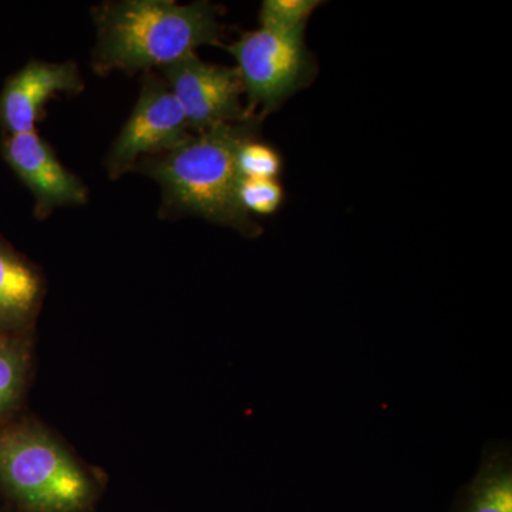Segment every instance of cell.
<instances>
[{"label":"cell","instance_id":"obj_1","mask_svg":"<svg viewBox=\"0 0 512 512\" xmlns=\"http://www.w3.org/2000/svg\"><path fill=\"white\" fill-rule=\"evenodd\" d=\"M96 69L137 72L164 67L215 45L221 37L217 10L208 2L177 5L171 0H127L97 15Z\"/></svg>","mask_w":512,"mask_h":512},{"label":"cell","instance_id":"obj_2","mask_svg":"<svg viewBox=\"0 0 512 512\" xmlns=\"http://www.w3.org/2000/svg\"><path fill=\"white\" fill-rule=\"evenodd\" d=\"M256 120L202 131L163 157L144 161V173L161 184L165 200L175 210L227 225L244 235H258V225L239 204L241 175L237 167L239 147L255 136Z\"/></svg>","mask_w":512,"mask_h":512},{"label":"cell","instance_id":"obj_3","mask_svg":"<svg viewBox=\"0 0 512 512\" xmlns=\"http://www.w3.org/2000/svg\"><path fill=\"white\" fill-rule=\"evenodd\" d=\"M0 485L29 512H84L97 495L93 471L36 421L0 429Z\"/></svg>","mask_w":512,"mask_h":512},{"label":"cell","instance_id":"obj_4","mask_svg":"<svg viewBox=\"0 0 512 512\" xmlns=\"http://www.w3.org/2000/svg\"><path fill=\"white\" fill-rule=\"evenodd\" d=\"M235 57L247 111L262 116L278 110L286 100L308 87L316 76V63L305 43V30L281 32L259 28L244 33L228 47Z\"/></svg>","mask_w":512,"mask_h":512},{"label":"cell","instance_id":"obj_5","mask_svg":"<svg viewBox=\"0 0 512 512\" xmlns=\"http://www.w3.org/2000/svg\"><path fill=\"white\" fill-rule=\"evenodd\" d=\"M163 72L192 130L202 133L220 124L255 119L242 107L244 86L237 67L205 63L194 53Z\"/></svg>","mask_w":512,"mask_h":512},{"label":"cell","instance_id":"obj_6","mask_svg":"<svg viewBox=\"0 0 512 512\" xmlns=\"http://www.w3.org/2000/svg\"><path fill=\"white\" fill-rule=\"evenodd\" d=\"M190 126L170 87L148 77L130 119L107 158L111 178H119L144 154L174 150L191 140Z\"/></svg>","mask_w":512,"mask_h":512},{"label":"cell","instance_id":"obj_7","mask_svg":"<svg viewBox=\"0 0 512 512\" xmlns=\"http://www.w3.org/2000/svg\"><path fill=\"white\" fill-rule=\"evenodd\" d=\"M3 154L35 195L36 214L46 215L53 208L83 204L87 200L82 181L63 167L36 131L9 136Z\"/></svg>","mask_w":512,"mask_h":512},{"label":"cell","instance_id":"obj_8","mask_svg":"<svg viewBox=\"0 0 512 512\" xmlns=\"http://www.w3.org/2000/svg\"><path fill=\"white\" fill-rule=\"evenodd\" d=\"M82 87L73 63H29L3 89L0 121L9 136L35 131L47 101L57 93L79 92Z\"/></svg>","mask_w":512,"mask_h":512},{"label":"cell","instance_id":"obj_9","mask_svg":"<svg viewBox=\"0 0 512 512\" xmlns=\"http://www.w3.org/2000/svg\"><path fill=\"white\" fill-rule=\"evenodd\" d=\"M42 279L32 265L0 241V332H23L35 319Z\"/></svg>","mask_w":512,"mask_h":512},{"label":"cell","instance_id":"obj_10","mask_svg":"<svg viewBox=\"0 0 512 512\" xmlns=\"http://www.w3.org/2000/svg\"><path fill=\"white\" fill-rule=\"evenodd\" d=\"M451 512H512L510 443H488L476 477L463 485Z\"/></svg>","mask_w":512,"mask_h":512},{"label":"cell","instance_id":"obj_11","mask_svg":"<svg viewBox=\"0 0 512 512\" xmlns=\"http://www.w3.org/2000/svg\"><path fill=\"white\" fill-rule=\"evenodd\" d=\"M30 345L25 336L0 332V420L19 406L30 372Z\"/></svg>","mask_w":512,"mask_h":512},{"label":"cell","instance_id":"obj_12","mask_svg":"<svg viewBox=\"0 0 512 512\" xmlns=\"http://www.w3.org/2000/svg\"><path fill=\"white\" fill-rule=\"evenodd\" d=\"M323 5L319 0H265L259 12L261 28L298 32L305 30L312 13Z\"/></svg>","mask_w":512,"mask_h":512},{"label":"cell","instance_id":"obj_13","mask_svg":"<svg viewBox=\"0 0 512 512\" xmlns=\"http://www.w3.org/2000/svg\"><path fill=\"white\" fill-rule=\"evenodd\" d=\"M237 167L241 178L276 180L282 171V160L278 151L252 137L239 147Z\"/></svg>","mask_w":512,"mask_h":512},{"label":"cell","instance_id":"obj_14","mask_svg":"<svg viewBox=\"0 0 512 512\" xmlns=\"http://www.w3.org/2000/svg\"><path fill=\"white\" fill-rule=\"evenodd\" d=\"M239 204L245 212L256 215H271L284 202V188L276 180L264 178H241L238 188Z\"/></svg>","mask_w":512,"mask_h":512}]
</instances>
